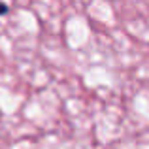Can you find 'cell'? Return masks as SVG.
I'll use <instances>...</instances> for the list:
<instances>
[{
	"mask_svg": "<svg viewBox=\"0 0 149 149\" xmlns=\"http://www.w3.org/2000/svg\"><path fill=\"white\" fill-rule=\"evenodd\" d=\"M8 11H10V8H8V6H6V4H4V2H2V0H0V15H6V13H8Z\"/></svg>",
	"mask_w": 149,
	"mask_h": 149,
	"instance_id": "6da1fadb",
	"label": "cell"
}]
</instances>
